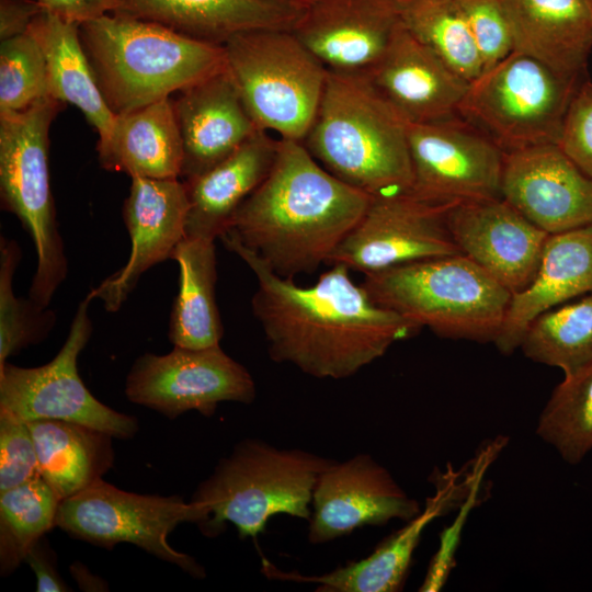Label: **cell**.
<instances>
[{"label": "cell", "instance_id": "23", "mask_svg": "<svg viewBox=\"0 0 592 592\" xmlns=\"http://www.w3.org/2000/svg\"><path fill=\"white\" fill-rule=\"evenodd\" d=\"M304 10L305 0H123L113 13L224 46L240 33L293 31Z\"/></svg>", "mask_w": 592, "mask_h": 592}, {"label": "cell", "instance_id": "39", "mask_svg": "<svg viewBox=\"0 0 592 592\" xmlns=\"http://www.w3.org/2000/svg\"><path fill=\"white\" fill-rule=\"evenodd\" d=\"M558 145L592 180V81L578 88L565 117Z\"/></svg>", "mask_w": 592, "mask_h": 592}, {"label": "cell", "instance_id": "4", "mask_svg": "<svg viewBox=\"0 0 592 592\" xmlns=\"http://www.w3.org/2000/svg\"><path fill=\"white\" fill-rule=\"evenodd\" d=\"M79 34L115 115L168 99L226 68L224 46L145 20L110 13L79 24Z\"/></svg>", "mask_w": 592, "mask_h": 592}, {"label": "cell", "instance_id": "8", "mask_svg": "<svg viewBox=\"0 0 592 592\" xmlns=\"http://www.w3.org/2000/svg\"><path fill=\"white\" fill-rule=\"evenodd\" d=\"M224 49L226 69L258 127L301 143L317 114L329 69L292 31L240 33Z\"/></svg>", "mask_w": 592, "mask_h": 592}, {"label": "cell", "instance_id": "17", "mask_svg": "<svg viewBox=\"0 0 592 592\" xmlns=\"http://www.w3.org/2000/svg\"><path fill=\"white\" fill-rule=\"evenodd\" d=\"M501 197L548 235L592 225V180L558 144L505 152Z\"/></svg>", "mask_w": 592, "mask_h": 592}, {"label": "cell", "instance_id": "27", "mask_svg": "<svg viewBox=\"0 0 592 592\" xmlns=\"http://www.w3.org/2000/svg\"><path fill=\"white\" fill-rule=\"evenodd\" d=\"M100 166L133 178L180 179L183 144L172 99L116 114L96 145Z\"/></svg>", "mask_w": 592, "mask_h": 592}, {"label": "cell", "instance_id": "37", "mask_svg": "<svg viewBox=\"0 0 592 592\" xmlns=\"http://www.w3.org/2000/svg\"><path fill=\"white\" fill-rule=\"evenodd\" d=\"M481 60L482 72L514 50L510 24L499 0H456Z\"/></svg>", "mask_w": 592, "mask_h": 592}, {"label": "cell", "instance_id": "31", "mask_svg": "<svg viewBox=\"0 0 592 592\" xmlns=\"http://www.w3.org/2000/svg\"><path fill=\"white\" fill-rule=\"evenodd\" d=\"M523 354L569 374L592 362V294L551 308L532 321L521 345Z\"/></svg>", "mask_w": 592, "mask_h": 592}, {"label": "cell", "instance_id": "33", "mask_svg": "<svg viewBox=\"0 0 592 592\" xmlns=\"http://www.w3.org/2000/svg\"><path fill=\"white\" fill-rule=\"evenodd\" d=\"M536 433L571 465L592 449V362L563 375L539 415Z\"/></svg>", "mask_w": 592, "mask_h": 592}, {"label": "cell", "instance_id": "3", "mask_svg": "<svg viewBox=\"0 0 592 592\" xmlns=\"http://www.w3.org/2000/svg\"><path fill=\"white\" fill-rule=\"evenodd\" d=\"M409 125L366 72L329 70L301 143L327 171L372 197L408 193Z\"/></svg>", "mask_w": 592, "mask_h": 592}, {"label": "cell", "instance_id": "38", "mask_svg": "<svg viewBox=\"0 0 592 592\" xmlns=\"http://www.w3.org/2000/svg\"><path fill=\"white\" fill-rule=\"evenodd\" d=\"M39 476L29 424L0 415V492Z\"/></svg>", "mask_w": 592, "mask_h": 592}, {"label": "cell", "instance_id": "42", "mask_svg": "<svg viewBox=\"0 0 592 592\" xmlns=\"http://www.w3.org/2000/svg\"><path fill=\"white\" fill-rule=\"evenodd\" d=\"M41 12L38 0H0V39L27 32Z\"/></svg>", "mask_w": 592, "mask_h": 592}, {"label": "cell", "instance_id": "10", "mask_svg": "<svg viewBox=\"0 0 592 592\" xmlns=\"http://www.w3.org/2000/svg\"><path fill=\"white\" fill-rule=\"evenodd\" d=\"M90 291L75 312L68 335L56 356L42 366L0 365V415L25 423L37 420L76 422L128 440L138 431L135 417L99 401L78 373V357L92 334Z\"/></svg>", "mask_w": 592, "mask_h": 592}, {"label": "cell", "instance_id": "32", "mask_svg": "<svg viewBox=\"0 0 592 592\" xmlns=\"http://www.w3.org/2000/svg\"><path fill=\"white\" fill-rule=\"evenodd\" d=\"M60 500L41 477L0 492V572L8 576L53 527Z\"/></svg>", "mask_w": 592, "mask_h": 592}, {"label": "cell", "instance_id": "9", "mask_svg": "<svg viewBox=\"0 0 592 592\" xmlns=\"http://www.w3.org/2000/svg\"><path fill=\"white\" fill-rule=\"evenodd\" d=\"M583 81L513 52L469 82L458 115L504 152L558 144L570 103Z\"/></svg>", "mask_w": 592, "mask_h": 592}, {"label": "cell", "instance_id": "18", "mask_svg": "<svg viewBox=\"0 0 592 592\" xmlns=\"http://www.w3.org/2000/svg\"><path fill=\"white\" fill-rule=\"evenodd\" d=\"M187 209L186 185L181 179H132L123 207L129 257L119 270L90 289L106 311L119 310L145 272L172 259L185 237Z\"/></svg>", "mask_w": 592, "mask_h": 592}, {"label": "cell", "instance_id": "36", "mask_svg": "<svg viewBox=\"0 0 592 592\" xmlns=\"http://www.w3.org/2000/svg\"><path fill=\"white\" fill-rule=\"evenodd\" d=\"M46 98H50L47 65L35 33L29 29L1 41L0 113L24 111Z\"/></svg>", "mask_w": 592, "mask_h": 592}, {"label": "cell", "instance_id": "6", "mask_svg": "<svg viewBox=\"0 0 592 592\" xmlns=\"http://www.w3.org/2000/svg\"><path fill=\"white\" fill-rule=\"evenodd\" d=\"M378 305L441 338L496 341L512 293L466 255L419 260L365 274Z\"/></svg>", "mask_w": 592, "mask_h": 592}, {"label": "cell", "instance_id": "28", "mask_svg": "<svg viewBox=\"0 0 592 592\" xmlns=\"http://www.w3.org/2000/svg\"><path fill=\"white\" fill-rule=\"evenodd\" d=\"M39 476L58 499L70 498L112 467V435L76 422L37 420L29 422Z\"/></svg>", "mask_w": 592, "mask_h": 592}, {"label": "cell", "instance_id": "30", "mask_svg": "<svg viewBox=\"0 0 592 592\" xmlns=\"http://www.w3.org/2000/svg\"><path fill=\"white\" fill-rule=\"evenodd\" d=\"M172 260L178 263L180 275L169 319L170 342L187 349L219 344L224 327L216 303L215 241L184 237Z\"/></svg>", "mask_w": 592, "mask_h": 592}, {"label": "cell", "instance_id": "19", "mask_svg": "<svg viewBox=\"0 0 592 592\" xmlns=\"http://www.w3.org/2000/svg\"><path fill=\"white\" fill-rule=\"evenodd\" d=\"M447 226L460 253L512 294L533 280L549 236L502 197L454 204Z\"/></svg>", "mask_w": 592, "mask_h": 592}, {"label": "cell", "instance_id": "11", "mask_svg": "<svg viewBox=\"0 0 592 592\" xmlns=\"http://www.w3.org/2000/svg\"><path fill=\"white\" fill-rule=\"evenodd\" d=\"M196 520L192 502L179 496L138 494L100 479L59 502L56 526L75 538L107 549L119 543L136 545L194 578H204V568L191 556L175 550L167 539L180 523Z\"/></svg>", "mask_w": 592, "mask_h": 592}, {"label": "cell", "instance_id": "13", "mask_svg": "<svg viewBox=\"0 0 592 592\" xmlns=\"http://www.w3.org/2000/svg\"><path fill=\"white\" fill-rule=\"evenodd\" d=\"M409 194L434 204L501 197L504 151L459 115L409 125Z\"/></svg>", "mask_w": 592, "mask_h": 592}, {"label": "cell", "instance_id": "1", "mask_svg": "<svg viewBox=\"0 0 592 592\" xmlns=\"http://www.w3.org/2000/svg\"><path fill=\"white\" fill-rule=\"evenodd\" d=\"M219 239L255 275L251 309L276 363L292 364L316 378L343 379L422 329L374 301L341 263L330 265L315 284L301 286L275 274L229 236Z\"/></svg>", "mask_w": 592, "mask_h": 592}, {"label": "cell", "instance_id": "35", "mask_svg": "<svg viewBox=\"0 0 592 592\" xmlns=\"http://www.w3.org/2000/svg\"><path fill=\"white\" fill-rule=\"evenodd\" d=\"M22 258L18 242L0 237V365L11 355L45 340L53 330L57 316L29 296L14 293V274Z\"/></svg>", "mask_w": 592, "mask_h": 592}, {"label": "cell", "instance_id": "34", "mask_svg": "<svg viewBox=\"0 0 592 592\" xmlns=\"http://www.w3.org/2000/svg\"><path fill=\"white\" fill-rule=\"evenodd\" d=\"M402 26L469 82L482 65L456 0H399Z\"/></svg>", "mask_w": 592, "mask_h": 592}, {"label": "cell", "instance_id": "7", "mask_svg": "<svg viewBox=\"0 0 592 592\" xmlns=\"http://www.w3.org/2000/svg\"><path fill=\"white\" fill-rule=\"evenodd\" d=\"M65 106L46 98L21 112L0 113L1 208L16 216L36 251L29 297L48 308L68 274L49 178V129Z\"/></svg>", "mask_w": 592, "mask_h": 592}, {"label": "cell", "instance_id": "26", "mask_svg": "<svg viewBox=\"0 0 592 592\" xmlns=\"http://www.w3.org/2000/svg\"><path fill=\"white\" fill-rule=\"evenodd\" d=\"M278 143L280 138L259 130L219 163L184 181L185 237L215 241L228 229L238 207L270 173Z\"/></svg>", "mask_w": 592, "mask_h": 592}, {"label": "cell", "instance_id": "41", "mask_svg": "<svg viewBox=\"0 0 592 592\" xmlns=\"http://www.w3.org/2000/svg\"><path fill=\"white\" fill-rule=\"evenodd\" d=\"M26 562L35 573L36 591L60 592L70 589L59 576L54 554L49 550L44 537H42L27 553Z\"/></svg>", "mask_w": 592, "mask_h": 592}, {"label": "cell", "instance_id": "16", "mask_svg": "<svg viewBox=\"0 0 592 592\" xmlns=\"http://www.w3.org/2000/svg\"><path fill=\"white\" fill-rule=\"evenodd\" d=\"M491 456L479 455L474 470L440 473L435 479V492L425 501L418 515L394 533L367 557L339 567L321 576H303L283 572L263 559V572L280 580L318 584L320 592H396L406 581L413 553L428 525L460 503L480 482Z\"/></svg>", "mask_w": 592, "mask_h": 592}, {"label": "cell", "instance_id": "25", "mask_svg": "<svg viewBox=\"0 0 592 592\" xmlns=\"http://www.w3.org/2000/svg\"><path fill=\"white\" fill-rule=\"evenodd\" d=\"M514 50L558 73L585 80L592 52V8L587 0H499Z\"/></svg>", "mask_w": 592, "mask_h": 592}, {"label": "cell", "instance_id": "21", "mask_svg": "<svg viewBox=\"0 0 592 592\" xmlns=\"http://www.w3.org/2000/svg\"><path fill=\"white\" fill-rule=\"evenodd\" d=\"M366 73L410 124L458 115L469 87L468 80L402 24L385 54Z\"/></svg>", "mask_w": 592, "mask_h": 592}, {"label": "cell", "instance_id": "2", "mask_svg": "<svg viewBox=\"0 0 592 592\" xmlns=\"http://www.w3.org/2000/svg\"><path fill=\"white\" fill-rule=\"evenodd\" d=\"M372 196L327 171L300 141L280 138L272 169L234 214L227 235L275 274L294 278L327 264Z\"/></svg>", "mask_w": 592, "mask_h": 592}, {"label": "cell", "instance_id": "40", "mask_svg": "<svg viewBox=\"0 0 592 592\" xmlns=\"http://www.w3.org/2000/svg\"><path fill=\"white\" fill-rule=\"evenodd\" d=\"M123 0H38L42 10L65 21L81 24L113 13Z\"/></svg>", "mask_w": 592, "mask_h": 592}, {"label": "cell", "instance_id": "29", "mask_svg": "<svg viewBox=\"0 0 592 592\" xmlns=\"http://www.w3.org/2000/svg\"><path fill=\"white\" fill-rule=\"evenodd\" d=\"M30 29L44 50L49 96L75 105L95 129L99 140L105 138L115 114L98 86L80 39L79 25L43 11Z\"/></svg>", "mask_w": 592, "mask_h": 592}, {"label": "cell", "instance_id": "14", "mask_svg": "<svg viewBox=\"0 0 592 592\" xmlns=\"http://www.w3.org/2000/svg\"><path fill=\"white\" fill-rule=\"evenodd\" d=\"M459 202L434 204L409 193L373 196L364 215L332 252L327 264L341 263L365 274L460 251L447 226Z\"/></svg>", "mask_w": 592, "mask_h": 592}, {"label": "cell", "instance_id": "12", "mask_svg": "<svg viewBox=\"0 0 592 592\" xmlns=\"http://www.w3.org/2000/svg\"><path fill=\"white\" fill-rule=\"evenodd\" d=\"M125 395L136 405L174 419L191 410L209 417L224 401L249 405L257 389L248 369L217 344L140 355L127 374Z\"/></svg>", "mask_w": 592, "mask_h": 592}, {"label": "cell", "instance_id": "24", "mask_svg": "<svg viewBox=\"0 0 592 592\" xmlns=\"http://www.w3.org/2000/svg\"><path fill=\"white\" fill-rule=\"evenodd\" d=\"M588 294H592V225L549 235L533 280L512 294L494 345L511 354L539 315Z\"/></svg>", "mask_w": 592, "mask_h": 592}, {"label": "cell", "instance_id": "15", "mask_svg": "<svg viewBox=\"0 0 592 592\" xmlns=\"http://www.w3.org/2000/svg\"><path fill=\"white\" fill-rule=\"evenodd\" d=\"M421 510L383 465L368 454H357L341 463L333 460L318 478L308 539L325 544L363 526L408 522Z\"/></svg>", "mask_w": 592, "mask_h": 592}, {"label": "cell", "instance_id": "5", "mask_svg": "<svg viewBox=\"0 0 592 592\" xmlns=\"http://www.w3.org/2000/svg\"><path fill=\"white\" fill-rule=\"evenodd\" d=\"M332 462L300 448L244 439L198 485L191 500L195 524L208 537L231 523L240 538H255L276 514L309 521L315 486Z\"/></svg>", "mask_w": 592, "mask_h": 592}, {"label": "cell", "instance_id": "20", "mask_svg": "<svg viewBox=\"0 0 592 592\" xmlns=\"http://www.w3.org/2000/svg\"><path fill=\"white\" fill-rule=\"evenodd\" d=\"M400 24L399 0H305L292 32L329 70L367 72Z\"/></svg>", "mask_w": 592, "mask_h": 592}, {"label": "cell", "instance_id": "22", "mask_svg": "<svg viewBox=\"0 0 592 592\" xmlns=\"http://www.w3.org/2000/svg\"><path fill=\"white\" fill-rule=\"evenodd\" d=\"M183 144L181 180L219 163L259 130L225 68L172 100Z\"/></svg>", "mask_w": 592, "mask_h": 592}, {"label": "cell", "instance_id": "43", "mask_svg": "<svg viewBox=\"0 0 592 592\" xmlns=\"http://www.w3.org/2000/svg\"><path fill=\"white\" fill-rule=\"evenodd\" d=\"M587 2H588L589 5L592 8V0H587Z\"/></svg>", "mask_w": 592, "mask_h": 592}]
</instances>
